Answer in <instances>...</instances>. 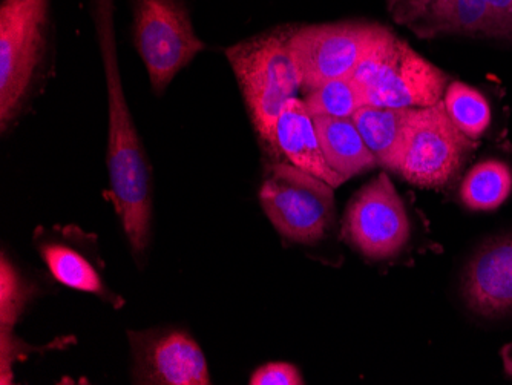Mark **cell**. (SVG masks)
Masks as SVG:
<instances>
[{"mask_svg": "<svg viewBox=\"0 0 512 385\" xmlns=\"http://www.w3.org/2000/svg\"><path fill=\"white\" fill-rule=\"evenodd\" d=\"M96 34L108 93L106 165L111 185L109 195L129 246L140 257L145 254L151 240V169L126 102L115 48L114 24L109 20L100 22Z\"/></svg>", "mask_w": 512, "mask_h": 385, "instance_id": "cell-1", "label": "cell"}, {"mask_svg": "<svg viewBox=\"0 0 512 385\" xmlns=\"http://www.w3.org/2000/svg\"><path fill=\"white\" fill-rule=\"evenodd\" d=\"M295 28H276L227 48L253 129L266 151L278 157L275 128L281 111L301 89L298 68L290 51Z\"/></svg>", "mask_w": 512, "mask_h": 385, "instance_id": "cell-2", "label": "cell"}, {"mask_svg": "<svg viewBox=\"0 0 512 385\" xmlns=\"http://www.w3.org/2000/svg\"><path fill=\"white\" fill-rule=\"evenodd\" d=\"M350 77L365 103L379 108H427L442 102L450 85L444 71L394 34L365 56Z\"/></svg>", "mask_w": 512, "mask_h": 385, "instance_id": "cell-3", "label": "cell"}, {"mask_svg": "<svg viewBox=\"0 0 512 385\" xmlns=\"http://www.w3.org/2000/svg\"><path fill=\"white\" fill-rule=\"evenodd\" d=\"M50 0H2L0 5V126L19 117L42 63Z\"/></svg>", "mask_w": 512, "mask_h": 385, "instance_id": "cell-4", "label": "cell"}, {"mask_svg": "<svg viewBox=\"0 0 512 385\" xmlns=\"http://www.w3.org/2000/svg\"><path fill=\"white\" fill-rule=\"evenodd\" d=\"M333 186L289 162L267 166L260 201L283 237L301 244L322 240L335 221Z\"/></svg>", "mask_w": 512, "mask_h": 385, "instance_id": "cell-5", "label": "cell"}, {"mask_svg": "<svg viewBox=\"0 0 512 385\" xmlns=\"http://www.w3.org/2000/svg\"><path fill=\"white\" fill-rule=\"evenodd\" d=\"M393 36L388 28L368 22L309 25L295 28L290 51L307 93L330 80L348 77L365 56Z\"/></svg>", "mask_w": 512, "mask_h": 385, "instance_id": "cell-6", "label": "cell"}, {"mask_svg": "<svg viewBox=\"0 0 512 385\" xmlns=\"http://www.w3.org/2000/svg\"><path fill=\"white\" fill-rule=\"evenodd\" d=\"M134 43L157 94L206 48L183 0H134Z\"/></svg>", "mask_w": 512, "mask_h": 385, "instance_id": "cell-7", "label": "cell"}, {"mask_svg": "<svg viewBox=\"0 0 512 385\" xmlns=\"http://www.w3.org/2000/svg\"><path fill=\"white\" fill-rule=\"evenodd\" d=\"M474 146L476 142L448 116L444 100L416 108L398 174L417 188H444L459 174Z\"/></svg>", "mask_w": 512, "mask_h": 385, "instance_id": "cell-8", "label": "cell"}, {"mask_svg": "<svg viewBox=\"0 0 512 385\" xmlns=\"http://www.w3.org/2000/svg\"><path fill=\"white\" fill-rule=\"evenodd\" d=\"M394 22L424 39L437 36L512 40V0H387Z\"/></svg>", "mask_w": 512, "mask_h": 385, "instance_id": "cell-9", "label": "cell"}, {"mask_svg": "<svg viewBox=\"0 0 512 385\" xmlns=\"http://www.w3.org/2000/svg\"><path fill=\"white\" fill-rule=\"evenodd\" d=\"M404 201L388 174H381L356 192L345 212L342 237L370 260L398 255L410 240Z\"/></svg>", "mask_w": 512, "mask_h": 385, "instance_id": "cell-10", "label": "cell"}, {"mask_svg": "<svg viewBox=\"0 0 512 385\" xmlns=\"http://www.w3.org/2000/svg\"><path fill=\"white\" fill-rule=\"evenodd\" d=\"M135 384L209 385L206 356L197 341L180 329L129 332Z\"/></svg>", "mask_w": 512, "mask_h": 385, "instance_id": "cell-11", "label": "cell"}, {"mask_svg": "<svg viewBox=\"0 0 512 385\" xmlns=\"http://www.w3.org/2000/svg\"><path fill=\"white\" fill-rule=\"evenodd\" d=\"M463 297L482 316L512 313V235L491 238L468 264Z\"/></svg>", "mask_w": 512, "mask_h": 385, "instance_id": "cell-12", "label": "cell"}, {"mask_svg": "<svg viewBox=\"0 0 512 385\" xmlns=\"http://www.w3.org/2000/svg\"><path fill=\"white\" fill-rule=\"evenodd\" d=\"M275 143L278 157L281 155L296 168L327 181L333 188H338L347 181L333 171L332 166L325 160L315 120L306 103L298 97L289 100L281 111L276 122Z\"/></svg>", "mask_w": 512, "mask_h": 385, "instance_id": "cell-13", "label": "cell"}, {"mask_svg": "<svg viewBox=\"0 0 512 385\" xmlns=\"http://www.w3.org/2000/svg\"><path fill=\"white\" fill-rule=\"evenodd\" d=\"M416 108H379L365 105L352 117L378 165L398 174Z\"/></svg>", "mask_w": 512, "mask_h": 385, "instance_id": "cell-14", "label": "cell"}, {"mask_svg": "<svg viewBox=\"0 0 512 385\" xmlns=\"http://www.w3.org/2000/svg\"><path fill=\"white\" fill-rule=\"evenodd\" d=\"M313 120L325 160L345 180L378 166L353 119L315 116Z\"/></svg>", "mask_w": 512, "mask_h": 385, "instance_id": "cell-15", "label": "cell"}, {"mask_svg": "<svg viewBox=\"0 0 512 385\" xmlns=\"http://www.w3.org/2000/svg\"><path fill=\"white\" fill-rule=\"evenodd\" d=\"M39 252L51 275L63 286L96 295L114 307L122 306L120 297L114 295L103 283L96 266L82 252L77 251L76 247L45 241L40 244Z\"/></svg>", "mask_w": 512, "mask_h": 385, "instance_id": "cell-16", "label": "cell"}, {"mask_svg": "<svg viewBox=\"0 0 512 385\" xmlns=\"http://www.w3.org/2000/svg\"><path fill=\"white\" fill-rule=\"evenodd\" d=\"M512 191V172L506 163L485 160L477 163L463 180L460 197L474 211L499 208Z\"/></svg>", "mask_w": 512, "mask_h": 385, "instance_id": "cell-17", "label": "cell"}, {"mask_svg": "<svg viewBox=\"0 0 512 385\" xmlns=\"http://www.w3.org/2000/svg\"><path fill=\"white\" fill-rule=\"evenodd\" d=\"M444 105L454 125L468 139L476 142L490 128V103L473 86L462 82L450 83L445 91Z\"/></svg>", "mask_w": 512, "mask_h": 385, "instance_id": "cell-18", "label": "cell"}, {"mask_svg": "<svg viewBox=\"0 0 512 385\" xmlns=\"http://www.w3.org/2000/svg\"><path fill=\"white\" fill-rule=\"evenodd\" d=\"M307 109L315 116L339 117L352 119L356 112L367 105L364 94L352 77L330 80L307 93Z\"/></svg>", "mask_w": 512, "mask_h": 385, "instance_id": "cell-19", "label": "cell"}, {"mask_svg": "<svg viewBox=\"0 0 512 385\" xmlns=\"http://www.w3.org/2000/svg\"><path fill=\"white\" fill-rule=\"evenodd\" d=\"M34 287L5 254L0 258V329L13 330L33 298Z\"/></svg>", "mask_w": 512, "mask_h": 385, "instance_id": "cell-20", "label": "cell"}, {"mask_svg": "<svg viewBox=\"0 0 512 385\" xmlns=\"http://www.w3.org/2000/svg\"><path fill=\"white\" fill-rule=\"evenodd\" d=\"M252 385H302V378L299 370L287 362H270L266 366L253 372L250 378Z\"/></svg>", "mask_w": 512, "mask_h": 385, "instance_id": "cell-21", "label": "cell"}]
</instances>
